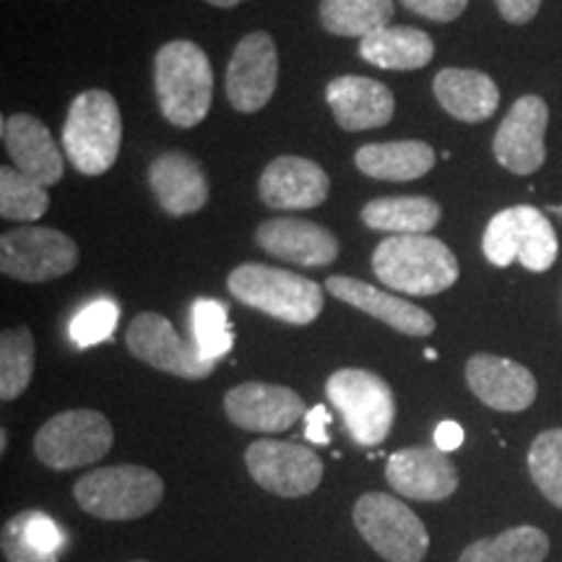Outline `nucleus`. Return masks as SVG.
Listing matches in <instances>:
<instances>
[{
	"label": "nucleus",
	"instance_id": "obj_1",
	"mask_svg": "<svg viewBox=\"0 0 562 562\" xmlns=\"http://www.w3.org/2000/svg\"><path fill=\"white\" fill-rule=\"evenodd\" d=\"M372 271L391 290L430 297L459 281L453 250L430 235H391L372 252Z\"/></svg>",
	"mask_w": 562,
	"mask_h": 562
},
{
	"label": "nucleus",
	"instance_id": "obj_2",
	"mask_svg": "<svg viewBox=\"0 0 562 562\" xmlns=\"http://www.w3.org/2000/svg\"><path fill=\"white\" fill-rule=\"evenodd\" d=\"M154 87L165 117L178 128H193L209 115L214 100V70L195 42H167L154 58Z\"/></svg>",
	"mask_w": 562,
	"mask_h": 562
},
{
	"label": "nucleus",
	"instance_id": "obj_3",
	"mask_svg": "<svg viewBox=\"0 0 562 562\" xmlns=\"http://www.w3.org/2000/svg\"><path fill=\"white\" fill-rule=\"evenodd\" d=\"M123 140V117L115 97L104 89L81 91L68 108L63 149L81 175H104L115 165Z\"/></svg>",
	"mask_w": 562,
	"mask_h": 562
},
{
	"label": "nucleus",
	"instance_id": "obj_4",
	"mask_svg": "<svg viewBox=\"0 0 562 562\" xmlns=\"http://www.w3.org/2000/svg\"><path fill=\"white\" fill-rule=\"evenodd\" d=\"M227 290L243 305L277 321L292 323V326H307L323 311L321 284L292 271L271 269L261 263H245L232 271Z\"/></svg>",
	"mask_w": 562,
	"mask_h": 562
},
{
	"label": "nucleus",
	"instance_id": "obj_5",
	"mask_svg": "<svg viewBox=\"0 0 562 562\" xmlns=\"http://www.w3.org/2000/svg\"><path fill=\"white\" fill-rule=\"evenodd\" d=\"M79 508L102 521H133L151 513L165 497V482L146 467L94 469L74 487Z\"/></svg>",
	"mask_w": 562,
	"mask_h": 562
},
{
	"label": "nucleus",
	"instance_id": "obj_6",
	"mask_svg": "<svg viewBox=\"0 0 562 562\" xmlns=\"http://www.w3.org/2000/svg\"><path fill=\"white\" fill-rule=\"evenodd\" d=\"M326 396L344 417V425L357 446L372 448L389 438L396 402L391 385L370 370H336L326 383Z\"/></svg>",
	"mask_w": 562,
	"mask_h": 562
},
{
	"label": "nucleus",
	"instance_id": "obj_7",
	"mask_svg": "<svg viewBox=\"0 0 562 562\" xmlns=\"http://www.w3.org/2000/svg\"><path fill=\"white\" fill-rule=\"evenodd\" d=\"M482 250L492 266L518 261L524 269L542 273L558 261V235L552 222L533 206H513L495 214L484 229Z\"/></svg>",
	"mask_w": 562,
	"mask_h": 562
},
{
	"label": "nucleus",
	"instance_id": "obj_8",
	"mask_svg": "<svg viewBox=\"0 0 562 562\" xmlns=\"http://www.w3.org/2000/svg\"><path fill=\"white\" fill-rule=\"evenodd\" d=\"M360 537L389 562H422L430 550V533L409 505L385 492H368L351 510Z\"/></svg>",
	"mask_w": 562,
	"mask_h": 562
},
{
	"label": "nucleus",
	"instance_id": "obj_9",
	"mask_svg": "<svg viewBox=\"0 0 562 562\" xmlns=\"http://www.w3.org/2000/svg\"><path fill=\"white\" fill-rule=\"evenodd\" d=\"M112 432L110 419L91 409H70L55 414L40 427L34 438V453L55 472L79 469L97 463L110 453Z\"/></svg>",
	"mask_w": 562,
	"mask_h": 562
},
{
	"label": "nucleus",
	"instance_id": "obj_10",
	"mask_svg": "<svg viewBox=\"0 0 562 562\" xmlns=\"http://www.w3.org/2000/svg\"><path fill=\"white\" fill-rule=\"evenodd\" d=\"M79 263V248L58 229L19 227L0 237V269L5 277L42 284L66 277Z\"/></svg>",
	"mask_w": 562,
	"mask_h": 562
},
{
	"label": "nucleus",
	"instance_id": "obj_11",
	"mask_svg": "<svg viewBox=\"0 0 562 562\" xmlns=\"http://www.w3.org/2000/svg\"><path fill=\"white\" fill-rule=\"evenodd\" d=\"M256 484L279 497H305L323 482V461L311 448L284 440H256L245 451Z\"/></svg>",
	"mask_w": 562,
	"mask_h": 562
},
{
	"label": "nucleus",
	"instance_id": "obj_12",
	"mask_svg": "<svg viewBox=\"0 0 562 562\" xmlns=\"http://www.w3.org/2000/svg\"><path fill=\"white\" fill-rule=\"evenodd\" d=\"M125 344L136 360L170 375L186 378V381H201L216 368V362L203 360L195 344L182 339L172 323L159 313L136 315L125 334Z\"/></svg>",
	"mask_w": 562,
	"mask_h": 562
},
{
	"label": "nucleus",
	"instance_id": "obj_13",
	"mask_svg": "<svg viewBox=\"0 0 562 562\" xmlns=\"http://www.w3.org/2000/svg\"><path fill=\"white\" fill-rule=\"evenodd\" d=\"M279 81V55L271 34L250 32L237 42L227 66V100L237 112H258L269 104Z\"/></svg>",
	"mask_w": 562,
	"mask_h": 562
},
{
	"label": "nucleus",
	"instance_id": "obj_14",
	"mask_svg": "<svg viewBox=\"0 0 562 562\" xmlns=\"http://www.w3.org/2000/svg\"><path fill=\"white\" fill-rule=\"evenodd\" d=\"M547 123H550V108L542 97L526 94L513 102L492 140V151L505 170L526 178L544 165Z\"/></svg>",
	"mask_w": 562,
	"mask_h": 562
},
{
	"label": "nucleus",
	"instance_id": "obj_15",
	"mask_svg": "<svg viewBox=\"0 0 562 562\" xmlns=\"http://www.w3.org/2000/svg\"><path fill=\"white\" fill-rule=\"evenodd\" d=\"M385 480L402 497L422 503H438L459 490V469L451 456L438 448L414 446L391 453L385 463Z\"/></svg>",
	"mask_w": 562,
	"mask_h": 562
},
{
	"label": "nucleus",
	"instance_id": "obj_16",
	"mask_svg": "<svg viewBox=\"0 0 562 562\" xmlns=\"http://www.w3.org/2000/svg\"><path fill=\"white\" fill-rule=\"evenodd\" d=\"M224 412L232 425L250 432H286L305 414L300 393L286 385L243 383L227 391Z\"/></svg>",
	"mask_w": 562,
	"mask_h": 562
},
{
	"label": "nucleus",
	"instance_id": "obj_17",
	"mask_svg": "<svg viewBox=\"0 0 562 562\" xmlns=\"http://www.w3.org/2000/svg\"><path fill=\"white\" fill-rule=\"evenodd\" d=\"M467 383L495 412H524L537 402V378L524 364L497 355H474L467 362Z\"/></svg>",
	"mask_w": 562,
	"mask_h": 562
},
{
	"label": "nucleus",
	"instance_id": "obj_18",
	"mask_svg": "<svg viewBox=\"0 0 562 562\" xmlns=\"http://www.w3.org/2000/svg\"><path fill=\"white\" fill-rule=\"evenodd\" d=\"M256 243L281 261H290L307 269L328 266L339 258V240L321 224L284 216L269 220L256 229Z\"/></svg>",
	"mask_w": 562,
	"mask_h": 562
},
{
	"label": "nucleus",
	"instance_id": "obj_19",
	"mask_svg": "<svg viewBox=\"0 0 562 562\" xmlns=\"http://www.w3.org/2000/svg\"><path fill=\"white\" fill-rule=\"evenodd\" d=\"M258 191H261V201L269 209H315L328 195V175L311 159L277 157L263 170Z\"/></svg>",
	"mask_w": 562,
	"mask_h": 562
},
{
	"label": "nucleus",
	"instance_id": "obj_20",
	"mask_svg": "<svg viewBox=\"0 0 562 562\" xmlns=\"http://www.w3.org/2000/svg\"><path fill=\"white\" fill-rule=\"evenodd\" d=\"M5 151L13 167L40 186L50 188L63 178V154L47 125L32 115H11L0 123Z\"/></svg>",
	"mask_w": 562,
	"mask_h": 562
},
{
	"label": "nucleus",
	"instance_id": "obj_21",
	"mask_svg": "<svg viewBox=\"0 0 562 562\" xmlns=\"http://www.w3.org/2000/svg\"><path fill=\"white\" fill-rule=\"evenodd\" d=\"M326 290L334 294L336 300L347 302V305L357 307V311L372 315V318L383 321L393 331L406 336H430L435 331V318L422 307L412 305L402 297L378 290V286L364 284L360 279L351 277H328Z\"/></svg>",
	"mask_w": 562,
	"mask_h": 562
},
{
	"label": "nucleus",
	"instance_id": "obj_22",
	"mask_svg": "<svg viewBox=\"0 0 562 562\" xmlns=\"http://www.w3.org/2000/svg\"><path fill=\"white\" fill-rule=\"evenodd\" d=\"M326 102L336 123L344 131H372L391 123L393 102L391 89L364 76H339L326 87Z\"/></svg>",
	"mask_w": 562,
	"mask_h": 562
},
{
	"label": "nucleus",
	"instance_id": "obj_23",
	"mask_svg": "<svg viewBox=\"0 0 562 562\" xmlns=\"http://www.w3.org/2000/svg\"><path fill=\"white\" fill-rule=\"evenodd\" d=\"M151 191L172 216L195 214L209 201V180L201 165L186 151H165L149 167Z\"/></svg>",
	"mask_w": 562,
	"mask_h": 562
},
{
	"label": "nucleus",
	"instance_id": "obj_24",
	"mask_svg": "<svg viewBox=\"0 0 562 562\" xmlns=\"http://www.w3.org/2000/svg\"><path fill=\"white\" fill-rule=\"evenodd\" d=\"M435 100L456 121L482 123L497 112L501 89L487 74L472 68H442L432 81Z\"/></svg>",
	"mask_w": 562,
	"mask_h": 562
},
{
	"label": "nucleus",
	"instance_id": "obj_25",
	"mask_svg": "<svg viewBox=\"0 0 562 562\" xmlns=\"http://www.w3.org/2000/svg\"><path fill=\"white\" fill-rule=\"evenodd\" d=\"M360 172L372 180L409 182L435 167V151L425 140H393V144H368L355 154Z\"/></svg>",
	"mask_w": 562,
	"mask_h": 562
},
{
	"label": "nucleus",
	"instance_id": "obj_26",
	"mask_svg": "<svg viewBox=\"0 0 562 562\" xmlns=\"http://www.w3.org/2000/svg\"><path fill=\"white\" fill-rule=\"evenodd\" d=\"M360 55L385 70H417L432 60L435 45L430 34L417 26H385L360 40Z\"/></svg>",
	"mask_w": 562,
	"mask_h": 562
},
{
	"label": "nucleus",
	"instance_id": "obj_27",
	"mask_svg": "<svg viewBox=\"0 0 562 562\" xmlns=\"http://www.w3.org/2000/svg\"><path fill=\"white\" fill-rule=\"evenodd\" d=\"M440 203L425 195L375 199L362 209V222L370 229L389 232V235H427L440 222Z\"/></svg>",
	"mask_w": 562,
	"mask_h": 562
},
{
	"label": "nucleus",
	"instance_id": "obj_28",
	"mask_svg": "<svg viewBox=\"0 0 562 562\" xmlns=\"http://www.w3.org/2000/svg\"><path fill=\"white\" fill-rule=\"evenodd\" d=\"M550 537L537 526H516L497 537L476 539L461 552L459 562H544Z\"/></svg>",
	"mask_w": 562,
	"mask_h": 562
},
{
	"label": "nucleus",
	"instance_id": "obj_29",
	"mask_svg": "<svg viewBox=\"0 0 562 562\" xmlns=\"http://www.w3.org/2000/svg\"><path fill=\"white\" fill-rule=\"evenodd\" d=\"M393 19V0H321V21L336 37H370Z\"/></svg>",
	"mask_w": 562,
	"mask_h": 562
},
{
	"label": "nucleus",
	"instance_id": "obj_30",
	"mask_svg": "<svg viewBox=\"0 0 562 562\" xmlns=\"http://www.w3.org/2000/svg\"><path fill=\"white\" fill-rule=\"evenodd\" d=\"M34 372V339L30 328H9L0 336V398L13 402L30 389Z\"/></svg>",
	"mask_w": 562,
	"mask_h": 562
},
{
	"label": "nucleus",
	"instance_id": "obj_31",
	"mask_svg": "<svg viewBox=\"0 0 562 562\" xmlns=\"http://www.w3.org/2000/svg\"><path fill=\"white\" fill-rule=\"evenodd\" d=\"M191 331L193 344L201 351L203 360L220 362L222 357L229 355L232 341V326H229V313L227 305L222 300H209L201 297L193 302L191 307Z\"/></svg>",
	"mask_w": 562,
	"mask_h": 562
},
{
	"label": "nucleus",
	"instance_id": "obj_32",
	"mask_svg": "<svg viewBox=\"0 0 562 562\" xmlns=\"http://www.w3.org/2000/svg\"><path fill=\"white\" fill-rule=\"evenodd\" d=\"M50 206L47 188L26 178L16 167L0 170V216L9 222H37Z\"/></svg>",
	"mask_w": 562,
	"mask_h": 562
},
{
	"label": "nucleus",
	"instance_id": "obj_33",
	"mask_svg": "<svg viewBox=\"0 0 562 562\" xmlns=\"http://www.w3.org/2000/svg\"><path fill=\"white\" fill-rule=\"evenodd\" d=\"M529 472L539 492L562 510V427L537 435L529 448Z\"/></svg>",
	"mask_w": 562,
	"mask_h": 562
},
{
	"label": "nucleus",
	"instance_id": "obj_34",
	"mask_svg": "<svg viewBox=\"0 0 562 562\" xmlns=\"http://www.w3.org/2000/svg\"><path fill=\"white\" fill-rule=\"evenodd\" d=\"M117 318H121V307L115 300L100 297L81 307L79 313L70 321V339L79 349L97 347V344L110 341L117 328Z\"/></svg>",
	"mask_w": 562,
	"mask_h": 562
},
{
	"label": "nucleus",
	"instance_id": "obj_35",
	"mask_svg": "<svg viewBox=\"0 0 562 562\" xmlns=\"http://www.w3.org/2000/svg\"><path fill=\"white\" fill-rule=\"evenodd\" d=\"M26 526V510L16 513L9 518L0 533V547H3L5 562H58V554H45L34 547L24 533Z\"/></svg>",
	"mask_w": 562,
	"mask_h": 562
},
{
	"label": "nucleus",
	"instance_id": "obj_36",
	"mask_svg": "<svg viewBox=\"0 0 562 562\" xmlns=\"http://www.w3.org/2000/svg\"><path fill=\"white\" fill-rule=\"evenodd\" d=\"M26 539L45 554H58L66 547V531L42 510H26Z\"/></svg>",
	"mask_w": 562,
	"mask_h": 562
},
{
	"label": "nucleus",
	"instance_id": "obj_37",
	"mask_svg": "<svg viewBox=\"0 0 562 562\" xmlns=\"http://www.w3.org/2000/svg\"><path fill=\"white\" fill-rule=\"evenodd\" d=\"M402 3L412 13H417V16L438 21V24H448V21H456L467 11L469 0H402Z\"/></svg>",
	"mask_w": 562,
	"mask_h": 562
},
{
	"label": "nucleus",
	"instance_id": "obj_38",
	"mask_svg": "<svg viewBox=\"0 0 562 562\" xmlns=\"http://www.w3.org/2000/svg\"><path fill=\"white\" fill-rule=\"evenodd\" d=\"M495 3L508 24H529L542 9V0H495Z\"/></svg>",
	"mask_w": 562,
	"mask_h": 562
},
{
	"label": "nucleus",
	"instance_id": "obj_39",
	"mask_svg": "<svg viewBox=\"0 0 562 562\" xmlns=\"http://www.w3.org/2000/svg\"><path fill=\"white\" fill-rule=\"evenodd\" d=\"M328 425H331V414H328L326 406H313L305 414V438L315 442V446H328L331 442V438H328Z\"/></svg>",
	"mask_w": 562,
	"mask_h": 562
},
{
	"label": "nucleus",
	"instance_id": "obj_40",
	"mask_svg": "<svg viewBox=\"0 0 562 562\" xmlns=\"http://www.w3.org/2000/svg\"><path fill=\"white\" fill-rule=\"evenodd\" d=\"M432 438H435V448H438V451L451 453V451H456V448H461L463 427L459 425V422L446 419V422H440L438 427H435Z\"/></svg>",
	"mask_w": 562,
	"mask_h": 562
},
{
	"label": "nucleus",
	"instance_id": "obj_41",
	"mask_svg": "<svg viewBox=\"0 0 562 562\" xmlns=\"http://www.w3.org/2000/svg\"><path fill=\"white\" fill-rule=\"evenodd\" d=\"M206 3L216 5V9H235V5L245 3V0H206Z\"/></svg>",
	"mask_w": 562,
	"mask_h": 562
},
{
	"label": "nucleus",
	"instance_id": "obj_42",
	"mask_svg": "<svg viewBox=\"0 0 562 562\" xmlns=\"http://www.w3.org/2000/svg\"><path fill=\"white\" fill-rule=\"evenodd\" d=\"M5 446H9V432L0 430V451H3V453H5Z\"/></svg>",
	"mask_w": 562,
	"mask_h": 562
},
{
	"label": "nucleus",
	"instance_id": "obj_43",
	"mask_svg": "<svg viewBox=\"0 0 562 562\" xmlns=\"http://www.w3.org/2000/svg\"><path fill=\"white\" fill-rule=\"evenodd\" d=\"M425 357H427V360H438V351H435V349H427V351H425Z\"/></svg>",
	"mask_w": 562,
	"mask_h": 562
},
{
	"label": "nucleus",
	"instance_id": "obj_44",
	"mask_svg": "<svg viewBox=\"0 0 562 562\" xmlns=\"http://www.w3.org/2000/svg\"><path fill=\"white\" fill-rule=\"evenodd\" d=\"M550 211H552V214H558V216H562V206H550Z\"/></svg>",
	"mask_w": 562,
	"mask_h": 562
},
{
	"label": "nucleus",
	"instance_id": "obj_45",
	"mask_svg": "<svg viewBox=\"0 0 562 562\" xmlns=\"http://www.w3.org/2000/svg\"><path fill=\"white\" fill-rule=\"evenodd\" d=\"M136 562H144V560H136Z\"/></svg>",
	"mask_w": 562,
	"mask_h": 562
}]
</instances>
